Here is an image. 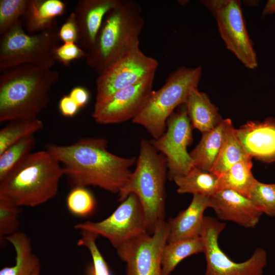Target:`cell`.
Listing matches in <instances>:
<instances>
[{"instance_id": "cell-13", "label": "cell", "mask_w": 275, "mask_h": 275, "mask_svg": "<svg viewBox=\"0 0 275 275\" xmlns=\"http://www.w3.org/2000/svg\"><path fill=\"white\" fill-rule=\"evenodd\" d=\"M191 131L192 125L184 105L169 117L167 129L163 134L151 141L155 148L164 156L172 179L187 174L195 167L187 152V147L192 142Z\"/></svg>"}, {"instance_id": "cell-7", "label": "cell", "mask_w": 275, "mask_h": 275, "mask_svg": "<svg viewBox=\"0 0 275 275\" xmlns=\"http://www.w3.org/2000/svg\"><path fill=\"white\" fill-rule=\"evenodd\" d=\"M60 40L57 27L30 35L21 20L0 39V71L22 64L51 69Z\"/></svg>"}, {"instance_id": "cell-38", "label": "cell", "mask_w": 275, "mask_h": 275, "mask_svg": "<svg viewBox=\"0 0 275 275\" xmlns=\"http://www.w3.org/2000/svg\"><path fill=\"white\" fill-rule=\"evenodd\" d=\"M272 13H275V0L268 1L263 10V16Z\"/></svg>"}, {"instance_id": "cell-4", "label": "cell", "mask_w": 275, "mask_h": 275, "mask_svg": "<svg viewBox=\"0 0 275 275\" xmlns=\"http://www.w3.org/2000/svg\"><path fill=\"white\" fill-rule=\"evenodd\" d=\"M141 6L119 0L105 15L86 62L98 74L139 41L144 26Z\"/></svg>"}, {"instance_id": "cell-18", "label": "cell", "mask_w": 275, "mask_h": 275, "mask_svg": "<svg viewBox=\"0 0 275 275\" xmlns=\"http://www.w3.org/2000/svg\"><path fill=\"white\" fill-rule=\"evenodd\" d=\"M210 208L209 197L193 195L189 206L168 223L167 243L200 236L206 209Z\"/></svg>"}, {"instance_id": "cell-32", "label": "cell", "mask_w": 275, "mask_h": 275, "mask_svg": "<svg viewBox=\"0 0 275 275\" xmlns=\"http://www.w3.org/2000/svg\"><path fill=\"white\" fill-rule=\"evenodd\" d=\"M248 197L263 214L275 216V183L267 184L257 180Z\"/></svg>"}, {"instance_id": "cell-14", "label": "cell", "mask_w": 275, "mask_h": 275, "mask_svg": "<svg viewBox=\"0 0 275 275\" xmlns=\"http://www.w3.org/2000/svg\"><path fill=\"white\" fill-rule=\"evenodd\" d=\"M154 76L116 92L98 112L92 114L95 121L105 125L132 120L144 108L153 91Z\"/></svg>"}, {"instance_id": "cell-9", "label": "cell", "mask_w": 275, "mask_h": 275, "mask_svg": "<svg viewBox=\"0 0 275 275\" xmlns=\"http://www.w3.org/2000/svg\"><path fill=\"white\" fill-rule=\"evenodd\" d=\"M225 223L205 216L200 234L206 260L204 275H263L267 263L264 249L258 248L246 260L236 262L221 249L218 239Z\"/></svg>"}, {"instance_id": "cell-2", "label": "cell", "mask_w": 275, "mask_h": 275, "mask_svg": "<svg viewBox=\"0 0 275 275\" xmlns=\"http://www.w3.org/2000/svg\"><path fill=\"white\" fill-rule=\"evenodd\" d=\"M59 73L54 70L22 64L0 75V123L37 117L49 104L50 92Z\"/></svg>"}, {"instance_id": "cell-36", "label": "cell", "mask_w": 275, "mask_h": 275, "mask_svg": "<svg viewBox=\"0 0 275 275\" xmlns=\"http://www.w3.org/2000/svg\"><path fill=\"white\" fill-rule=\"evenodd\" d=\"M59 110L63 116L66 117L74 116L80 108L69 95H64L59 103Z\"/></svg>"}, {"instance_id": "cell-30", "label": "cell", "mask_w": 275, "mask_h": 275, "mask_svg": "<svg viewBox=\"0 0 275 275\" xmlns=\"http://www.w3.org/2000/svg\"><path fill=\"white\" fill-rule=\"evenodd\" d=\"M81 237L77 245L86 247L89 251L92 263L87 270L88 275H113L96 244L97 234L87 231H80Z\"/></svg>"}, {"instance_id": "cell-25", "label": "cell", "mask_w": 275, "mask_h": 275, "mask_svg": "<svg viewBox=\"0 0 275 275\" xmlns=\"http://www.w3.org/2000/svg\"><path fill=\"white\" fill-rule=\"evenodd\" d=\"M203 250L200 236L167 243L161 256L162 275H169L183 260Z\"/></svg>"}, {"instance_id": "cell-8", "label": "cell", "mask_w": 275, "mask_h": 275, "mask_svg": "<svg viewBox=\"0 0 275 275\" xmlns=\"http://www.w3.org/2000/svg\"><path fill=\"white\" fill-rule=\"evenodd\" d=\"M139 43L137 42L98 74L92 114L98 112L118 91L155 76L158 62L145 54Z\"/></svg>"}, {"instance_id": "cell-39", "label": "cell", "mask_w": 275, "mask_h": 275, "mask_svg": "<svg viewBox=\"0 0 275 275\" xmlns=\"http://www.w3.org/2000/svg\"><path fill=\"white\" fill-rule=\"evenodd\" d=\"M40 266H38L31 275H40Z\"/></svg>"}, {"instance_id": "cell-15", "label": "cell", "mask_w": 275, "mask_h": 275, "mask_svg": "<svg viewBox=\"0 0 275 275\" xmlns=\"http://www.w3.org/2000/svg\"><path fill=\"white\" fill-rule=\"evenodd\" d=\"M210 208L217 217L246 228H254L263 214L248 197L235 190L223 189L209 197Z\"/></svg>"}, {"instance_id": "cell-31", "label": "cell", "mask_w": 275, "mask_h": 275, "mask_svg": "<svg viewBox=\"0 0 275 275\" xmlns=\"http://www.w3.org/2000/svg\"><path fill=\"white\" fill-rule=\"evenodd\" d=\"M30 0L0 1V36L18 23L24 15Z\"/></svg>"}, {"instance_id": "cell-1", "label": "cell", "mask_w": 275, "mask_h": 275, "mask_svg": "<svg viewBox=\"0 0 275 275\" xmlns=\"http://www.w3.org/2000/svg\"><path fill=\"white\" fill-rule=\"evenodd\" d=\"M108 143L104 138H84L68 145L47 144L45 150L61 163L72 187L93 186L118 194L137 158L112 153Z\"/></svg>"}, {"instance_id": "cell-33", "label": "cell", "mask_w": 275, "mask_h": 275, "mask_svg": "<svg viewBox=\"0 0 275 275\" xmlns=\"http://www.w3.org/2000/svg\"><path fill=\"white\" fill-rule=\"evenodd\" d=\"M20 207L0 198V242L4 244L5 237L19 231Z\"/></svg>"}, {"instance_id": "cell-23", "label": "cell", "mask_w": 275, "mask_h": 275, "mask_svg": "<svg viewBox=\"0 0 275 275\" xmlns=\"http://www.w3.org/2000/svg\"><path fill=\"white\" fill-rule=\"evenodd\" d=\"M181 194H192L210 197L217 190L218 177L213 173L194 167L187 174L172 179Z\"/></svg>"}, {"instance_id": "cell-17", "label": "cell", "mask_w": 275, "mask_h": 275, "mask_svg": "<svg viewBox=\"0 0 275 275\" xmlns=\"http://www.w3.org/2000/svg\"><path fill=\"white\" fill-rule=\"evenodd\" d=\"M119 0H80L73 13L78 32V45L88 51L93 45L106 14Z\"/></svg>"}, {"instance_id": "cell-16", "label": "cell", "mask_w": 275, "mask_h": 275, "mask_svg": "<svg viewBox=\"0 0 275 275\" xmlns=\"http://www.w3.org/2000/svg\"><path fill=\"white\" fill-rule=\"evenodd\" d=\"M235 131L250 156L265 162L275 161L274 118L262 122L249 121Z\"/></svg>"}, {"instance_id": "cell-27", "label": "cell", "mask_w": 275, "mask_h": 275, "mask_svg": "<svg viewBox=\"0 0 275 275\" xmlns=\"http://www.w3.org/2000/svg\"><path fill=\"white\" fill-rule=\"evenodd\" d=\"M43 122L37 117L14 119L0 130V154L8 148L43 128Z\"/></svg>"}, {"instance_id": "cell-34", "label": "cell", "mask_w": 275, "mask_h": 275, "mask_svg": "<svg viewBox=\"0 0 275 275\" xmlns=\"http://www.w3.org/2000/svg\"><path fill=\"white\" fill-rule=\"evenodd\" d=\"M87 51L80 47L74 42L64 43L59 45L56 50L57 61L65 66H68L72 61L86 58Z\"/></svg>"}, {"instance_id": "cell-28", "label": "cell", "mask_w": 275, "mask_h": 275, "mask_svg": "<svg viewBox=\"0 0 275 275\" xmlns=\"http://www.w3.org/2000/svg\"><path fill=\"white\" fill-rule=\"evenodd\" d=\"M36 143V139L31 136L15 143L0 154V181L31 153Z\"/></svg>"}, {"instance_id": "cell-26", "label": "cell", "mask_w": 275, "mask_h": 275, "mask_svg": "<svg viewBox=\"0 0 275 275\" xmlns=\"http://www.w3.org/2000/svg\"><path fill=\"white\" fill-rule=\"evenodd\" d=\"M252 157L245 150L233 125L227 131L224 143L210 172L219 177L235 163Z\"/></svg>"}, {"instance_id": "cell-22", "label": "cell", "mask_w": 275, "mask_h": 275, "mask_svg": "<svg viewBox=\"0 0 275 275\" xmlns=\"http://www.w3.org/2000/svg\"><path fill=\"white\" fill-rule=\"evenodd\" d=\"M5 240L15 251V264L3 268L0 275H31L40 264L39 258L33 253L30 238L25 233L18 231L6 237Z\"/></svg>"}, {"instance_id": "cell-3", "label": "cell", "mask_w": 275, "mask_h": 275, "mask_svg": "<svg viewBox=\"0 0 275 275\" xmlns=\"http://www.w3.org/2000/svg\"><path fill=\"white\" fill-rule=\"evenodd\" d=\"M65 175L46 150L31 152L0 181V198L19 207H36L53 198Z\"/></svg>"}, {"instance_id": "cell-11", "label": "cell", "mask_w": 275, "mask_h": 275, "mask_svg": "<svg viewBox=\"0 0 275 275\" xmlns=\"http://www.w3.org/2000/svg\"><path fill=\"white\" fill-rule=\"evenodd\" d=\"M74 228L106 238L116 249L122 244L147 232L146 218L138 197L129 195L107 218L97 222L78 223Z\"/></svg>"}, {"instance_id": "cell-19", "label": "cell", "mask_w": 275, "mask_h": 275, "mask_svg": "<svg viewBox=\"0 0 275 275\" xmlns=\"http://www.w3.org/2000/svg\"><path fill=\"white\" fill-rule=\"evenodd\" d=\"M66 7L61 0H30L22 18L25 31L34 35L54 28L56 18L64 14Z\"/></svg>"}, {"instance_id": "cell-24", "label": "cell", "mask_w": 275, "mask_h": 275, "mask_svg": "<svg viewBox=\"0 0 275 275\" xmlns=\"http://www.w3.org/2000/svg\"><path fill=\"white\" fill-rule=\"evenodd\" d=\"M252 158L249 157L235 163L218 177L217 190L232 189L248 197L251 189L257 180L252 172Z\"/></svg>"}, {"instance_id": "cell-10", "label": "cell", "mask_w": 275, "mask_h": 275, "mask_svg": "<svg viewBox=\"0 0 275 275\" xmlns=\"http://www.w3.org/2000/svg\"><path fill=\"white\" fill-rule=\"evenodd\" d=\"M201 3L214 17L226 48L247 68L257 67L253 42L248 33L240 2L237 0H205Z\"/></svg>"}, {"instance_id": "cell-6", "label": "cell", "mask_w": 275, "mask_h": 275, "mask_svg": "<svg viewBox=\"0 0 275 275\" xmlns=\"http://www.w3.org/2000/svg\"><path fill=\"white\" fill-rule=\"evenodd\" d=\"M202 68L181 67L172 71L163 85L153 91L142 110L132 122L142 126L154 139L166 131L167 122L175 108L183 104L198 86Z\"/></svg>"}, {"instance_id": "cell-20", "label": "cell", "mask_w": 275, "mask_h": 275, "mask_svg": "<svg viewBox=\"0 0 275 275\" xmlns=\"http://www.w3.org/2000/svg\"><path fill=\"white\" fill-rule=\"evenodd\" d=\"M232 124L230 119H224L212 130L202 133L199 143L190 153L195 167L210 172Z\"/></svg>"}, {"instance_id": "cell-35", "label": "cell", "mask_w": 275, "mask_h": 275, "mask_svg": "<svg viewBox=\"0 0 275 275\" xmlns=\"http://www.w3.org/2000/svg\"><path fill=\"white\" fill-rule=\"evenodd\" d=\"M60 40L64 43L78 41V32L74 13L72 12L59 30Z\"/></svg>"}, {"instance_id": "cell-12", "label": "cell", "mask_w": 275, "mask_h": 275, "mask_svg": "<svg viewBox=\"0 0 275 275\" xmlns=\"http://www.w3.org/2000/svg\"><path fill=\"white\" fill-rule=\"evenodd\" d=\"M169 233L164 220L156 225L152 234H141L115 249L126 264V275H162L161 256Z\"/></svg>"}, {"instance_id": "cell-5", "label": "cell", "mask_w": 275, "mask_h": 275, "mask_svg": "<svg viewBox=\"0 0 275 275\" xmlns=\"http://www.w3.org/2000/svg\"><path fill=\"white\" fill-rule=\"evenodd\" d=\"M167 169L164 156L151 141L142 139L135 168L118 193L121 202L130 194L138 197L144 211L149 234H152L156 225L164 221Z\"/></svg>"}, {"instance_id": "cell-29", "label": "cell", "mask_w": 275, "mask_h": 275, "mask_svg": "<svg viewBox=\"0 0 275 275\" xmlns=\"http://www.w3.org/2000/svg\"><path fill=\"white\" fill-rule=\"evenodd\" d=\"M66 204L68 210L73 215L88 217L95 211L96 200L86 187H73L68 194Z\"/></svg>"}, {"instance_id": "cell-21", "label": "cell", "mask_w": 275, "mask_h": 275, "mask_svg": "<svg viewBox=\"0 0 275 275\" xmlns=\"http://www.w3.org/2000/svg\"><path fill=\"white\" fill-rule=\"evenodd\" d=\"M184 104L192 126L202 133L212 130L223 120L217 107L198 89L189 94Z\"/></svg>"}, {"instance_id": "cell-37", "label": "cell", "mask_w": 275, "mask_h": 275, "mask_svg": "<svg viewBox=\"0 0 275 275\" xmlns=\"http://www.w3.org/2000/svg\"><path fill=\"white\" fill-rule=\"evenodd\" d=\"M69 95L79 108L85 106L90 98L89 91L86 88L80 86L73 88Z\"/></svg>"}]
</instances>
